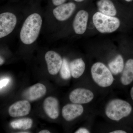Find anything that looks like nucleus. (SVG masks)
I'll list each match as a JSON object with an SVG mask.
<instances>
[{
  "instance_id": "nucleus-1",
  "label": "nucleus",
  "mask_w": 133,
  "mask_h": 133,
  "mask_svg": "<svg viewBox=\"0 0 133 133\" xmlns=\"http://www.w3.org/2000/svg\"><path fill=\"white\" fill-rule=\"evenodd\" d=\"M43 24L41 15L34 13L25 19L20 33V38L23 43L30 45L35 42L40 35Z\"/></svg>"
},
{
  "instance_id": "nucleus-2",
  "label": "nucleus",
  "mask_w": 133,
  "mask_h": 133,
  "mask_svg": "<svg viewBox=\"0 0 133 133\" xmlns=\"http://www.w3.org/2000/svg\"><path fill=\"white\" fill-rule=\"evenodd\" d=\"M132 111V107L129 102L118 98L110 100L105 108L106 116L115 121H119L129 116Z\"/></svg>"
},
{
  "instance_id": "nucleus-3",
  "label": "nucleus",
  "mask_w": 133,
  "mask_h": 133,
  "mask_svg": "<svg viewBox=\"0 0 133 133\" xmlns=\"http://www.w3.org/2000/svg\"><path fill=\"white\" fill-rule=\"evenodd\" d=\"M92 21L95 29L102 34L114 33L121 25V22L118 17L107 15L98 11L93 15Z\"/></svg>"
},
{
  "instance_id": "nucleus-4",
  "label": "nucleus",
  "mask_w": 133,
  "mask_h": 133,
  "mask_svg": "<svg viewBox=\"0 0 133 133\" xmlns=\"http://www.w3.org/2000/svg\"><path fill=\"white\" fill-rule=\"evenodd\" d=\"M91 74L94 83L102 88L109 87L114 82L113 74L108 66L102 62H96L92 65Z\"/></svg>"
},
{
  "instance_id": "nucleus-5",
  "label": "nucleus",
  "mask_w": 133,
  "mask_h": 133,
  "mask_svg": "<svg viewBox=\"0 0 133 133\" xmlns=\"http://www.w3.org/2000/svg\"><path fill=\"white\" fill-rule=\"evenodd\" d=\"M17 23L16 15L10 12H4L0 15V38L1 39L12 33Z\"/></svg>"
},
{
  "instance_id": "nucleus-6",
  "label": "nucleus",
  "mask_w": 133,
  "mask_h": 133,
  "mask_svg": "<svg viewBox=\"0 0 133 133\" xmlns=\"http://www.w3.org/2000/svg\"><path fill=\"white\" fill-rule=\"evenodd\" d=\"M94 97V94L92 91L85 88H76L72 91L69 95L71 102L81 105L91 102Z\"/></svg>"
},
{
  "instance_id": "nucleus-7",
  "label": "nucleus",
  "mask_w": 133,
  "mask_h": 133,
  "mask_svg": "<svg viewBox=\"0 0 133 133\" xmlns=\"http://www.w3.org/2000/svg\"><path fill=\"white\" fill-rule=\"evenodd\" d=\"M45 59L49 73L52 75L57 74L63 64L61 56L54 51L50 50L45 53Z\"/></svg>"
},
{
  "instance_id": "nucleus-8",
  "label": "nucleus",
  "mask_w": 133,
  "mask_h": 133,
  "mask_svg": "<svg viewBox=\"0 0 133 133\" xmlns=\"http://www.w3.org/2000/svg\"><path fill=\"white\" fill-rule=\"evenodd\" d=\"M89 16V13L85 10H81L77 12L72 22V28L76 34L80 35L85 33Z\"/></svg>"
},
{
  "instance_id": "nucleus-9",
  "label": "nucleus",
  "mask_w": 133,
  "mask_h": 133,
  "mask_svg": "<svg viewBox=\"0 0 133 133\" xmlns=\"http://www.w3.org/2000/svg\"><path fill=\"white\" fill-rule=\"evenodd\" d=\"M76 8V5L74 3H63L57 6L52 10V14L57 21H65L71 17Z\"/></svg>"
},
{
  "instance_id": "nucleus-10",
  "label": "nucleus",
  "mask_w": 133,
  "mask_h": 133,
  "mask_svg": "<svg viewBox=\"0 0 133 133\" xmlns=\"http://www.w3.org/2000/svg\"><path fill=\"white\" fill-rule=\"evenodd\" d=\"M31 110L30 103L27 100L19 101L10 107L9 114L13 117H21L29 114Z\"/></svg>"
},
{
  "instance_id": "nucleus-11",
  "label": "nucleus",
  "mask_w": 133,
  "mask_h": 133,
  "mask_svg": "<svg viewBox=\"0 0 133 133\" xmlns=\"http://www.w3.org/2000/svg\"><path fill=\"white\" fill-rule=\"evenodd\" d=\"M84 111V107L81 104L73 103L67 104L62 109V116L66 121H70L81 116Z\"/></svg>"
},
{
  "instance_id": "nucleus-12",
  "label": "nucleus",
  "mask_w": 133,
  "mask_h": 133,
  "mask_svg": "<svg viewBox=\"0 0 133 133\" xmlns=\"http://www.w3.org/2000/svg\"><path fill=\"white\" fill-rule=\"evenodd\" d=\"M47 89L44 85L37 83L24 91L23 97L27 100L34 101L42 97L46 94Z\"/></svg>"
},
{
  "instance_id": "nucleus-13",
  "label": "nucleus",
  "mask_w": 133,
  "mask_h": 133,
  "mask_svg": "<svg viewBox=\"0 0 133 133\" xmlns=\"http://www.w3.org/2000/svg\"><path fill=\"white\" fill-rule=\"evenodd\" d=\"M43 109L50 118L56 119L59 114V103L56 98L49 97L46 98L43 104Z\"/></svg>"
},
{
  "instance_id": "nucleus-14",
  "label": "nucleus",
  "mask_w": 133,
  "mask_h": 133,
  "mask_svg": "<svg viewBox=\"0 0 133 133\" xmlns=\"http://www.w3.org/2000/svg\"><path fill=\"white\" fill-rule=\"evenodd\" d=\"M120 81L124 86L131 84L133 81V59L129 58L125 63L121 73Z\"/></svg>"
},
{
  "instance_id": "nucleus-15",
  "label": "nucleus",
  "mask_w": 133,
  "mask_h": 133,
  "mask_svg": "<svg viewBox=\"0 0 133 133\" xmlns=\"http://www.w3.org/2000/svg\"><path fill=\"white\" fill-rule=\"evenodd\" d=\"M98 12L104 14L112 16H116L117 9L111 0H98L97 2Z\"/></svg>"
},
{
  "instance_id": "nucleus-16",
  "label": "nucleus",
  "mask_w": 133,
  "mask_h": 133,
  "mask_svg": "<svg viewBox=\"0 0 133 133\" xmlns=\"http://www.w3.org/2000/svg\"><path fill=\"white\" fill-rule=\"evenodd\" d=\"M70 67L72 77L74 78H78L84 72L85 63L81 58H76L70 63Z\"/></svg>"
},
{
  "instance_id": "nucleus-17",
  "label": "nucleus",
  "mask_w": 133,
  "mask_h": 133,
  "mask_svg": "<svg viewBox=\"0 0 133 133\" xmlns=\"http://www.w3.org/2000/svg\"><path fill=\"white\" fill-rule=\"evenodd\" d=\"M125 62L122 55L118 54L116 55L108 64V68L114 75L121 74L124 69Z\"/></svg>"
},
{
  "instance_id": "nucleus-18",
  "label": "nucleus",
  "mask_w": 133,
  "mask_h": 133,
  "mask_svg": "<svg viewBox=\"0 0 133 133\" xmlns=\"http://www.w3.org/2000/svg\"><path fill=\"white\" fill-rule=\"evenodd\" d=\"M10 124L12 128L14 129L25 130L31 128L33 121L29 118H23L14 121Z\"/></svg>"
},
{
  "instance_id": "nucleus-19",
  "label": "nucleus",
  "mask_w": 133,
  "mask_h": 133,
  "mask_svg": "<svg viewBox=\"0 0 133 133\" xmlns=\"http://www.w3.org/2000/svg\"><path fill=\"white\" fill-rule=\"evenodd\" d=\"M60 74L62 78L64 79H68L71 76L70 63L65 58L63 59V64L60 70Z\"/></svg>"
},
{
  "instance_id": "nucleus-20",
  "label": "nucleus",
  "mask_w": 133,
  "mask_h": 133,
  "mask_svg": "<svg viewBox=\"0 0 133 133\" xmlns=\"http://www.w3.org/2000/svg\"><path fill=\"white\" fill-rule=\"evenodd\" d=\"M10 81V78L8 77H4L1 79L0 81V89L1 90L3 88L7 85Z\"/></svg>"
},
{
  "instance_id": "nucleus-21",
  "label": "nucleus",
  "mask_w": 133,
  "mask_h": 133,
  "mask_svg": "<svg viewBox=\"0 0 133 133\" xmlns=\"http://www.w3.org/2000/svg\"><path fill=\"white\" fill-rule=\"evenodd\" d=\"M66 0H52V4L55 6H59L64 3Z\"/></svg>"
},
{
  "instance_id": "nucleus-22",
  "label": "nucleus",
  "mask_w": 133,
  "mask_h": 133,
  "mask_svg": "<svg viewBox=\"0 0 133 133\" xmlns=\"http://www.w3.org/2000/svg\"><path fill=\"white\" fill-rule=\"evenodd\" d=\"M76 133H90V131L87 129L85 128H81L78 129L75 132Z\"/></svg>"
},
{
  "instance_id": "nucleus-23",
  "label": "nucleus",
  "mask_w": 133,
  "mask_h": 133,
  "mask_svg": "<svg viewBox=\"0 0 133 133\" xmlns=\"http://www.w3.org/2000/svg\"><path fill=\"white\" fill-rule=\"evenodd\" d=\"M109 133H126L127 132L126 131L123 130H116L115 131H111Z\"/></svg>"
},
{
  "instance_id": "nucleus-24",
  "label": "nucleus",
  "mask_w": 133,
  "mask_h": 133,
  "mask_svg": "<svg viewBox=\"0 0 133 133\" xmlns=\"http://www.w3.org/2000/svg\"><path fill=\"white\" fill-rule=\"evenodd\" d=\"M130 94L131 99H132V100L133 101V86L131 87V90H130Z\"/></svg>"
},
{
  "instance_id": "nucleus-25",
  "label": "nucleus",
  "mask_w": 133,
  "mask_h": 133,
  "mask_svg": "<svg viewBox=\"0 0 133 133\" xmlns=\"http://www.w3.org/2000/svg\"><path fill=\"white\" fill-rule=\"evenodd\" d=\"M39 133H50V132L48 130H43L40 131Z\"/></svg>"
},
{
  "instance_id": "nucleus-26",
  "label": "nucleus",
  "mask_w": 133,
  "mask_h": 133,
  "mask_svg": "<svg viewBox=\"0 0 133 133\" xmlns=\"http://www.w3.org/2000/svg\"><path fill=\"white\" fill-rule=\"evenodd\" d=\"M0 64H1V65H2L3 64V63L4 62V60L3 59V58H2V57H1V61H0Z\"/></svg>"
},
{
  "instance_id": "nucleus-27",
  "label": "nucleus",
  "mask_w": 133,
  "mask_h": 133,
  "mask_svg": "<svg viewBox=\"0 0 133 133\" xmlns=\"http://www.w3.org/2000/svg\"><path fill=\"white\" fill-rule=\"evenodd\" d=\"M75 2H82L84 1H85V0H74Z\"/></svg>"
},
{
  "instance_id": "nucleus-28",
  "label": "nucleus",
  "mask_w": 133,
  "mask_h": 133,
  "mask_svg": "<svg viewBox=\"0 0 133 133\" xmlns=\"http://www.w3.org/2000/svg\"><path fill=\"white\" fill-rule=\"evenodd\" d=\"M124 1H125L127 2H129L132 1L133 0H124Z\"/></svg>"
},
{
  "instance_id": "nucleus-29",
  "label": "nucleus",
  "mask_w": 133,
  "mask_h": 133,
  "mask_svg": "<svg viewBox=\"0 0 133 133\" xmlns=\"http://www.w3.org/2000/svg\"><path fill=\"white\" fill-rule=\"evenodd\" d=\"M20 133H30V132H19Z\"/></svg>"
}]
</instances>
